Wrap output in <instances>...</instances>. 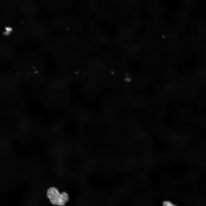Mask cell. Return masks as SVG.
<instances>
[{
    "mask_svg": "<svg viewBox=\"0 0 206 206\" xmlns=\"http://www.w3.org/2000/svg\"><path fill=\"white\" fill-rule=\"evenodd\" d=\"M46 196L52 204L58 206H64L69 200V195L67 193L63 192L60 193L57 189L54 187L48 189Z\"/></svg>",
    "mask_w": 206,
    "mask_h": 206,
    "instance_id": "1",
    "label": "cell"
},
{
    "mask_svg": "<svg viewBox=\"0 0 206 206\" xmlns=\"http://www.w3.org/2000/svg\"><path fill=\"white\" fill-rule=\"evenodd\" d=\"M163 206H177L169 201H165L163 202Z\"/></svg>",
    "mask_w": 206,
    "mask_h": 206,
    "instance_id": "2",
    "label": "cell"
}]
</instances>
